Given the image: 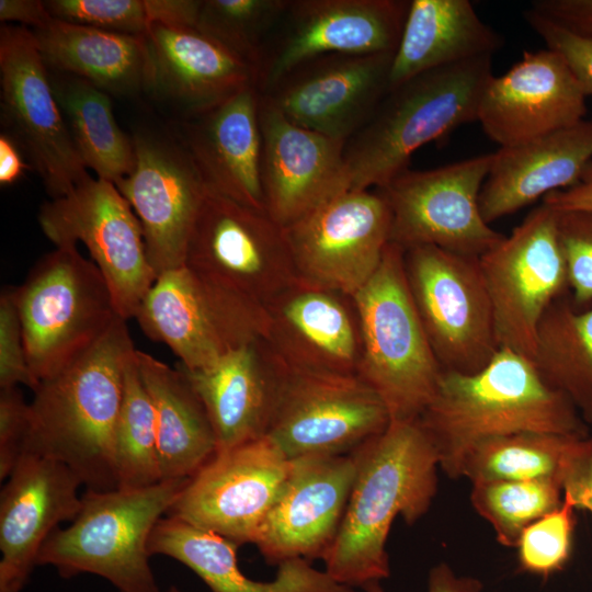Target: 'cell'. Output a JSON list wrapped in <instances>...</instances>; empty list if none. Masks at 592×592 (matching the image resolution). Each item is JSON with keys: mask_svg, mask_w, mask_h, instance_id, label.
Listing matches in <instances>:
<instances>
[{"mask_svg": "<svg viewBox=\"0 0 592 592\" xmlns=\"http://www.w3.org/2000/svg\"><path fill=\"white\" fill-rule=\"evenodd\" d=\"M355 480L338 535L322 559L326 572L353 588L390 574L386 551L392 522L414 524L437 491L439 459L419 419L390 420L354 451Z\"/></svg>", "mask_w": 592, "mask_h": 592, "instance_id": "obj_1", "label": "cell"}, {"mask_svg": "<svg viewBox=\"0 0 592 592\" xmlns=\"http://www.w3.org/2000/svg\"><path fill=\"white\" fill-rule=\"evenodd\" d=\"M419 421L452 479L460 478L467 454L490 439L522 432L589 436L573 403L543 382L530 358L509 349H499L478 372L444 371Z\"/></svg>", "mask_w": 592, "mask_h": 592, "instance_id": "obj_2", "label": "cell"}, {"mask_svg": "<svg viewBox=\"0 0 592 592\" xmlns=\"http://www.w3.org/2000/svg\"><path fill=\"white\" fill-rule=\"evenodd\" d=\"M117 318L90 349L42 380L30 402L23 454L57 460L90 490L117 488L115 429L126 363L136 349Z\"/></svg>", "mask_w": 592, "mask_h": 592, "instance_id": "obj_3", "label": "cell"}, {"mask_svg": "<svg viewBox=\"0 0 592 592\" xmlns=\"http://www.w3.org/2000/svg\"><path fill=\"white\" fill-rule=\"evenodd\" d=\"M492 57L418 75L391 89L368 123L345 146L350 190L382 189L408 169L420 147L477 121Z\"/></svg>", "mask_w": 592, "mask_h": 592, "instance_id": "obj_4", "label": "cell"}, {"mask_svg": "<svg viewBox=\"0 0 592 592\" xmlns=\"http://www.w3.org/2000/svg\"><path fill=\"white\" fill-rule=\"evenodd\" d=\"M189 479L161 480L137 489H87L77 516L67 527L56 528L43 545L37 566H52L65 579L95 574L118 592H160L149 563L148 540Z\"/></svg>", "mask_w": 592, "mask_h": 592, "instance_id": "obj_5", "label": "cell"}, {"mask_svg": "<svg viewBox=\"0 0 592 592\" xmlns=\"http://www.w3.org/2000/svg\"><path fill=\"white\" fill-rule=\"evenodd\" d=\"M354 299L363 345L358 376L382 398L390 420L419 419L444 371L413 305L401 247L389 242L378 270Z\"/></svg>", "mask_w": 592, "mask_h": 592, "instance_id": "obj_6", "label": "cell"}, {"mask_svg": "<svg viewBox=\"0 0 592 592\" xmlns=\"http://www.w3.org/2000/svg\"><path fill=\"white\" fill-rule=\"evenodd\" d=\"M14 297L38 383L79 357L121 318L103 274L76 244L44 254L14 287Z\"/></svg>", "mask_w": 592, "mask_h": 592, "instance_id": "obj_7", "label": "cell"}, {"mask_svg": "<svg viewBox=\"0 0 592 592\" xmlns=\"http://www.w3.org/2000/svg\"><path fill=\"white\" fill-rule=\"evenodd\" d=\"M184 265L261 312L298 280L285 229L266 212L210 191L195 220Z\"/></svg>", "mask_w": 592, "mask_h": 592, "instance_id": "obj_8", "label": "cell"}, {"mask_svg": "<svg viewBox=\"0 0 592 592\" xmlns=\"http://www.w3.org/2000/svg\"><path fill=\"white\" fill-rule=\"evenodd\" d=\"M408 287L443 371L471 374L499 350L479 258L434 246L405 250Z\"/></svg>", "mask_w": 592, "mask_h": 592, "instance_id": "obj_9", "label": "cell"}, {"mask_svg": "<svg viewBox=\"0 0 592 592\" xmlns=\"http://www.w3.org/2000/svg\"><path fill=\"white\" fill-rule=\"evenodd\" d=\"M499 349L532 361L539 322L569 289L556 212L543 204L479 257Z\"/></svg>", "mask_w": 592, "mask_h": 592, "instance_id": "obj_10", "label": "cell"}, {"mask_svg": "<svg viewBox=\"0 0 592 592\" xmlns=\"http://www.w3.org/2000/svg\"><path fill=\"white\" fill-rule=\"evenodd\" d=\"M38 223L55 247L82 242L111 289L118 316L135 317L157 274L139 219L114 183L90 177L69 194L44 203Z\"/></svg>", "mask_w": 592, "mask_h": 592, "instance_id": "obj_11", "label": "cell"}, {"mask_svg": "<svg viewBox=\"0 0 592 592\" xmlns=\"http://www.w3.org/2000/svg\"><path fill=\"white\" fill-rule=\"evenodd\" d=\"M493 159L486 153L432 170H405L378 191L391 213L390 242L434 246L479 258L504 235L483 219L479 195Z\"/></svg>", "mask_w": 592, "mask_h": 592, "instance_id": "obj_12", "label": "cell"}, {"mask_svg": "<svg viewBox=\"0 0 592 592\" xmlns=\"http://www.w3.org/2000/svg\"><path fill=\"white\" fill-rule=\"evenodd\" d=\"M1 117L39 174L50 200L69 194L90 175L54 94L32 30L0 27Z\"/></svg>", "mask_w": 592, "mask_h": 592, "instance_id": "obj_13", "label": "cell"}, {"mask_svg": "<svg viewBox=\"0 0 592 592\" xmlns=\"http://www.w3.org/2000/svg\"><path fill=\"white\" fill-rule=\"evenodd\" d=\"M189 371L204 368L262 337L264 312L201 278L185 265L157 276L135 317Z\"/></svg>", "mask_w": 592, "mask_h": 592, "instance_id": "obj_14", "label": "cell"}, {"mask_svg": "<svg viewBox=\"0 0 592 592\" xmlns=\"http://www.w3.org/2000/svg\"><path fill=\"white\" fill-rule=\"evenodd\" d=\"M389 423L384 401L360 376L289 369L266 436L292 460L345 455Z\"/></svg>", "mask_w": 592, "mask_h": 592, "instance_id": "obj_15", "label": "cell"}, {"mask_svg": "<svg viewBox=\"0 0 592 592\" xmlns=\"http://www.w3.org/2000/svg\"><path fill=\"white\" fill-rule=\"evenodd\" d=\"M284 229L298 280L354 297L383 261L391 213L378 190H350Z\"/></svg>", "mask_w": 592, "mask_h": 592, "instance_id": "obj_16", "label": "cell"}, {"mask_svg": "<svg viewBox=\"0 0 592 592\" xmlns=\"http://www.w3.org/2000/svg\"><path fill=\"white\" fill-rule=\"evenodd\" d=\"M292 467L266 435L218 451L187 480L166 515L238 546L254 544Z\"/></svg>", "mask_w": 592, "mask_h": 592, "instance_id": "obj_17", "label": "cell"}, {"mask_svg": "<svg viewBox=\"0 0 592 592\" xmlns=\"http://www.w3.org/2000/svg\"><path fill=\"white\" fill-rule=\"evenodd\" d=\"M135 166L115 183L143 228L157 276L184 266L187 243L208 189L177 136H133Z\"/></svg>", "mask_w": 592, "mask_h": 592, "instance_id": "obj_18", "label": "cell"}, {"mask_svg": "<svg viewBox=\"0 0 592 592\" xmlns=\"http://www.w3.org/2000/svg\"><path fill=\"white\" fill-rule=\"evenodd\" d=\"M409 7L405 0L289 1L278 39L263 55L259 90L319 56L395 53Z\"/></svg>", "mask_w": 592, "mask_h": 592, "instance_id": "obj_19", "label": "cell"}, {"mask_svg": "<svg viewBox=\"0 0 592 592\" xmlns=\"http://www.w3.org/2000/svg\"><path fill=\"white\" fill-rule=\"evenodd\" d=\"M394 54L319 56L260 92L293 123L348 143L389 92Z\"/></svg>", "mask_w": 592, "mask_h": 592, "instance_id": "obj_20", "label": "cell"}, {"mask_svg": "<svg viewBox=\"0 0 592 592\" xmlns=\"http://www.w3.org/2000/svg\"><path fill=\"white\" fill-rule=\"evenodd\" d=\"M259 119L265 210L281 227L350 191L346 141L293 123L261 92Z\"/></svg>", "mask_w": 592, "mask_h": 592, "instance_id": "obj_21", "label": "cell"}, {"mask_svg": "<svg viewBox=\"0 0 592 592\" xmlns=\"http://www.w3.org/2000/svg\"><path fill=\"white\" fill-rule=\"evenodd\" d=\"M587 96L560 54L524 52L505 73L489 79L477 122L500 148L513 147L584 119Z\"/></svg>", "mask_w": 592, "mask_h": 592, "instance_id": "obj_22", "label": "cell"}, {"mask_svg": "<svg viewBox=\"0 0 592 592\" xmlns=\"http://www.w3.org/2000/svg\"><path fill=\"white\" fill-rule=\"evenodd\" d=\"M356 469L354 452L293 459L254 542L269 563L325 558L340 530Z\"/></svg>", "mask_w": 592, "mask_h": 592, "instance_id": "obj_23", "label": "cell"}, {"mask_svg": "<svg viewBox=\"0 0 592 592\" xmlns=\"http://www.w3.org/2000/svg\"><path fill=\"white\" fill-rule=\"evenodd\" d=\"M262 338L293 372L358 376L361 321L346 294L297 280L264 309Z\"/></svg>", "mask_w": 592, "mask_h": 592, "instance_id": "obj_24", "label": "cell"}, {"mask_svg": "<svg viewBox=\"0 0 592 592\" xmlns=\"http://www.w3.org/2000/svg\"><path fill=\"white\" fill-rule=\"evenodd\" d=\"M0 494V592H21L39 551L80 511L82 482L66 465L23 454Z\"/></svg>", "mask_w": 592, "mask_h": 592, "instance_id": "obj_25", "label": "cell"}, {"mask_svg": "<svg viewBox=\"0 0 592 592\" xmlns=\"http://www.w3.org/2000/svg\"><path fill=\"white\" fill-rule=\"evenodd\" d=\"M177 366L206 409L217 452L266 435L289 368L262 337L204 368Z\"/></svg>", "mask_w": 592, "mask_h": 592, "instance_id": "obj_26", "label": "cell"}, {"mask_svg": "<svg viewBox=\"0 0 592 592\" xmlns=\"http://www.w3.org/2000/svg\"><path fill=\"white\" fill-rule=\"evenodd\" d=\"M260 90L251 84L187 116L178 136L208 191L265 210L261 180Z\"/></svg>", "mask_w": 592, "mask_h": 592, "instance_id": "obj_27", "label": "cell"}, {"mask_svg": "<svg viewBox=\"0 0 592 592\" xmlns=\"http://www.w3.org/2000/svg\"><path fill=\"white\" fill-rule=\"evenodd\" d=\"M148 90L184 110L200 113L257 84L258 71L196 26L153 25L146 35Z\"/></svg>", "mask_w": 592, "mask_h": 592, "instance_id": "obj_28", "label": "cell"}, {"mask_svg": "<svg viewBox=\"0 0 592 592\" xmlns=\"http://www.w3.org/2000/svg\"><path fill=\"white\" fill-rule=\"evenodd\" d=\"M592 161V119L513 147L499 148L479 195L489 225L579 182Z\"/></svg>", "mask_w": 592, "mask_h": 592, "instance_id": "obj_29", "label": "cell"}, {"mask_svg": "<svg viewBox=\"0 0 592 592\" xmlns=\"http://www.w3.org/2000/svg\"><path fill=\"white\" fill-rule=\"evenodd\" d=\"M238 547L218 534L171 515L157 522L148 540L150 556L163 555L185 565L212 592H355L304 558L278 563L272 581L252 580L238 567Z\"/></svg>", "mask_w": 592, "mask_h": 592, "instance_id": "obj_30", "label": "cell"}, {"mask_svg": "<svg viewBox=\"0 0 592 592\" xmlns=\"http://www.w3.org/2000/svg\"><path fill=\"white\" fill-rule=\"evenodd\" d=\"M503 44L468 0H412L392 58L390 90L436 68L492 57Z\"/></svg>", "mask_w": 592, "mask_h": 592, "instance_id": "obj_31", "label": "cell"}, {"mask_svg": "<svg viewBox=\"0 0 592 592\" xmlns=\"http://www.w3.org/2000/svg\"><path fill=\"white\" fill-rule=\"evenodd\" d=\"M48 69L81 78L107 94L148 90L146 36H134L53 19L32 30Z\"/></svg>", "mask_w": 592, "mask_h": 592, "instance_id": "obj_32", "label": "cell"}, {"mask_svg": "<svg viewBox=\"0 0 592 592\" xmlns=\"http://www.w3.org/2000/svg\"><path fill=\"white\" fill-rule=\"evenodd\" d=\"M135 357L155 410L161 480L189 479L217 452L206 409L178 366L137 349Z\"/></svg>", "mask_w": 592, "mask_h": 592, "instance_id": "obj_33", "label": "cell"}, {"mask_svg": "<svg viewBox=\"0 0 592 592\" xmlns=\"http://www.w3.org/2000/svg\"><path fill=\"white\" fill-rule=\"evenodd\" d=\"M48 73L72 141L87 169L114 184L128 175L135 166L134 141L116 123L110 94L76 76L50 69Z\"/></svg>", "mask_w": 592, "mask_h": 592, "instance_id": "obj_34", "label": "cell"}, {"mask_svg": "<svg viewBox=\"0 0 592 592\" xmlns=\"http://www.w3.org/2000/svg\"><path fill=\"white\" fill-rule=\"evenodd\" d=\"M532 362L551 389L565 395L592 423V307H576L567 295L545 311Z\"/></svg>", "mask_w": 592, "mask_h": 592, "instance_id": "obj_35", "label": "cell"}, {"mask_svg": "<svg viewBox=\"0 0 592 592\" xmlns=\"http://www.w3.org/2000/svg\"><path fill=\"white\" fill-rule=\"evenodd\" d=\"M588 436L522 432L483 441L465 457L460 477L486 480L544 479L562 487L566 469Z\"/></svg>", "mask_w": 592, "mask_h": 592, "instance_id": "obj_36", "label": "cell"}, {"mask_svg": "<svg viewBox=\"0 0 592 592\" xmlns=\"http://www.w3.org/2000/svg\"><path fill=\"white\" fill-rule=\"evenodd\" d=\"M135 351L125 366L123 398L115 429V475L121 489L144 488L161 481L155 410Z\"/></svg>", "mask_w": 592, "mask_h": 592, "instance_id": "obj_37", "label": "cell"}, {"mask_svg": "<svg viewBox=\"0 0 592 592\" xmlns=\"http://www.w3.org/2000/svg\"><path fill=\"white\" fill-rule=\"evenodd\" d=\"M54 19L146 36L156 24L195 26L201 0H49Z\"/></svg>", "mask_w": 592, "mask_h": 592, "instance_id": "obj_38", "label": "cell"}, {"mask_svg": "<svg viewBox=\"0 0 592 592\" xmlns=\"http://www.w3.org/2000/svg\"><path fill=\"white\" fill-rule=\"evenodd\" d=\"M562 487L553 480L473 482L470 502L493 528L499 544L515 547L522 532L562 503Z\"/></svg>", "mask_w": 592, "mask_h": 592, "instance_id": "obj_39", "label": "cell"}, {"mask_svg": "<svg viewBox=\"0 0 592 592\" xmlns=\"http://www.w3.org/2000/svg\"><path fill=\"white\" fill-rule=\"evenodd\" d=\"M288 4L287 0H203L196 27L259 75L269 33L281 22Z\"/></svg>", "mask_w": 592, "mask_h": 592, "instance_id": "obj_40", "label": "cell"}, {"mask_svg": "<svg viewBox=\"0 0 592 592\" xmlns=\"http://www.w3.org/2000/svg\"><path fill=\"white\" fill-rule=\"evenodd\" d=\"M574 506L562 494V503L530 524L514 548L519 570L548 579L570 560L576 525Z\"/></svg>", "mask_w": 592, "mask_h": 592, "instance_id": "obj_41", "label": "cell"}, {"mask_svg": "<svg viewBox=\"0 0 592 592\" xmlns=\"http://www.w3.org/2000/svg\"><path fill=\"white\" fill-rule=\"evenodd\" d=\"M556 221L570 297L584 309L592 303V212H556Z\"/></svg>", "mask_w": 592, "mask_h": 592, "instance_id": "obj_42", "label": "cell"}, {"mask_svg": "<svg viewBox=\"0 0 592 592\" xmlns=\"http://www.w3.org/2000/svg\"><path fill=\"white\" fill-rule=\"evenodd\" d=\"M19 385L34 391L39 383L29 366L14 287H8L0 295V388Z\"/></svg>", "mask_w": 592, "mask_h": 592, "instance_id": "obj_43", "label": "cell"}, {"mask_svg": "<svg viewBox=\"0 0 592 592\" xmlns=\"http://www.w3.org/2000/svg\"><path fill=\"white\" fill-rule=\"evenodd\" d=\"M30 428V402L18 387L0 391V479L9 477L23 455Z\"/></svg>", "mask_w": 592, "mask_h": 592, "instance_id": "obj_44", "label": "cell"}, {"mask_svg": "<svg viewBox=\"0 0 592 592\" xmlns=\"http://www.w3.org/2000/svg\"><path fill=\"white\" fill-rule=\"evenodd\" d=\"M523 15L546 47L563 57L585 94L592 95V42L567 33L531 9L524 11Z\"/></svg>", "mask_w": 592, "mask_h": 592, "instance_id": "obj_45", "label": "cell"}, {"mask_svg": "<svg viewBox=\"0 0 592 592\" xmlns=\"http://www.w3.org/2000/svg\"><path fill=\"white\" fill-rule=\"evenodd\" d=\"M530 9L567 33L592 42V0H535Z\"/></svg>", "mask_w": 592, "mask_h": 592, "instance_id": "obj_46", "label": "cell"}, {"mask_svg": "<svg viewBox=\"0 0 592 592\" xmlns=\"http://www.w3.org/2000/svg\"><path fill=\"white\" fill-rule=\"evenodd\" d=\"M562 493L576 510L588 511L592 517V437L583 440L571 458L563 479Z\"/></svg>", "mask_w": 592, "mask_h": 592, "instance_id": "obj_47", "label": "cell"}, {"mask_svg": "<svg viewBox=\"0 0 592 592\" xmlns=\"http://www.w3.org/2000/svg\"><path fill=\"white\" fill-rule=\"evenodd\" d=\"M543 204L556 212H592V161L584 168L578 183L547 194Z\"/></svg>", "mask_w": 592, "mask_h": 592, "instance_id": "obj_48", "label": "cell"}, {"mask_svg": "<svg viewBox=\"0 0 592 592\" xmlns=\"http://www.w3.org/2000/svg\"><path fill=\"white\" fill-rule=\"evenodd\" d=\"M54 18L48 12L45 1L39 0H1L0 21L4 24L19 22L33 30L45 27Z\"/></svg>", "mask_w": 592, "mask_h": 592, "instance_id": "obj_49", "label": "cell"}, {"mask_svg": "<svg viewBox=\"0 0 592 592\" xmlns=\"http://www.w3.org/2000/svg\"><path fill=\"white\" fill-rule=\"evenodd\" d=\"M482 583L471 577H459L452 568L441 562L429 572L428 592H481Z\"/></svg>", "mask_w": 592, "mask_h": 592, "instance_id": "obj_50", "label": "cell"}, {"mask_svg": "<svg viewBox=\"0 0 592 592\" xmlns=\"http://www.w3.org/2000/svg\"><path fill=\"white\" fill-rule=\"evenodd\" d=\"M25 168L18 144L7 133H1L0 184L5 186L14 183L23 174Z\"/></svg>", "mask_w": 592, "mask_h": 592, "instance_id": "obj_51", "label": "cell"}, {"mask_svg": "<svg viewBox=\"0 0 592 592\" xmlns=\"http://www.w3.org/2000/svg\"><path fill=\"white\" fill-rule=\"evenodd\" d=\"M362 588L365 592H385L380 585V581H371Z\"/></svg>", "mask_w": 592, "mask_h": 592, "instance_id": "obj_52", "label": "cell"}, {"mask_svg": "<svg viewBox=\"0 0 592 592\" xmlns=\"http://www.w3.org/2000/svg\"><path fill=\"white\" fill-rule=\"evenodd\" d=\"M168 592H182L179 588L172 585L169 588Z\"/></svg>", "mask_w": 592, "mask_h": 592, "instance_id": "obj_53", "label": "cell"}, {"mask_svg": "<svg viewBox=\"0 0 592 592\" xmlns=\"http://www.w3.org/2000/svg\"><path fill=\"white\" fill-rule=\"evenodd\" d=\"M590 436L592 437V434Z\"/></svg>", "mask_w": 592, "mask_h": 592, "instance_id": "obj_54", "label": "cell"}]
</instances>
